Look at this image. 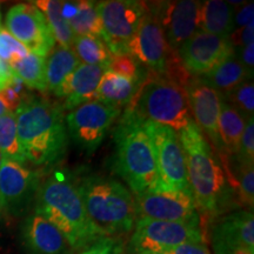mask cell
<instances>
[{
	"mask_svg": "<svg viewBox=\"0 0 254 254\" xmlns=\"http://www.w3.org/2000/svg\"><path fill=\"white\" fill-rule=\"evenodd\" d=\"M185 154L189 185L194 199L202 231L209 219H213L230 205L231 190L219 158L194 123L177 132Z\"/></svg>",
	"mask_w": 254,
	"mask_h": 254,
	"instance_id": "1",
	"label": "cell"
},
{
	"mask_svg": "<svg viewBox=\"0 0 254 254\" xmlns=\"http://www.w3.org/2000/svg\"><path fill=\"white\" fill-rule=\"evenodd\" d=\"M63 107L41 98L21 100L15 110L18 138L26 161L50 166L62 159L68 145Z\"/></svg>",
	"mask_w": 254,
	"mask_h": 254,
	"instance_id": "2",
	"label": "cell"
},
{
	"mask_svg": "<svg viewBox=\"0 0 254 254\" xmlns=\"http://www.w3.org/2000/svg\"><path fill=\"white\" fill-rule=\"evenodd\" d=\"M34 202V212L50 221L74 251L105 238L88 218L74 183L65 177H51L40 184Z\"/></svg>",
	"mask_w": 254,
	"mask_h": 254,
	"instance_id": "3",
	"label": "cell"
},
{
	"mask_svg": "<svg viewBox=\"0 0 254 254\" xmlns=\"http://www.w3.org/2000/svg\"><path fill=\"white\" fill-rule=\"evenodd\" d=\"M88 218L104 237L117 238L132 231L136 221L133 194L118 180L87 174L74 184Z\"/></svg>",
	"mask_w": 254,
	"mask_h": 254,
	"instance_id": "4",
	"label": "cell"
},
{
	"mask_svg": "<svg viewBox=\"0 0 254 254\" xmlns=\"http://www.w3.org/2000/svg\"><path fill=\"white\" fill-rule=\"evenodd\" d=\"M116 172L125 180L133 194L157 190L159 174L144 119L127 109L114 131Z\"/></svg>",
	"mask_w": 254,
	"mask_h": 254,
	"instance_id": "5",
	"label": "cell"
},
{
	"mask_svg": "<svg viewBox=\"0 0 254 254\" xmlns=\"http://www.w3.org/2000/svg\"><path fill=\"white\" fill-rule=\"evenodd\" d=\"M127 109L134 111L142 119L167 126L176 132L193 122L184 87L153 72H147Z\"/></svg>",
	"mask_w": 254,
	"mask_h": 254,
	"instance_id": "6",
	"label": "cell"
},
{
	"mask_svg": "<svg viewBox=\"0 0 254 254\" xmlns=\"http://www.w3.org/2000/svg\"><path fill=\"white\" fill-rule=\"evenodd\" d=\"M144 126L153 147L161 190H179L192 195L187 180L185 154L174 129L144 119Z\"/></svg>",
	"mask_w": 254,
	"mask_h": 254,
	"instance_id": "7",
	"label": "cell"
},
{
	"mask_svg": "<svg viewBox=\"0 0 254 254\" xmlns=\"http://www.w3.org/2000/svg\"><path fill=\"white\" fill-rule=\"evenodd\" d=\"M129 240L134 254H167L185 243H204L200 226L138 218Z\"/></svg>",
	"mask_w": 254,
	"mask_h": 254,
	"instance_id": "8",
	"label": "cell"
},
{
	"mask_svg": "<svg viewBox=\"0 0 254 254\" xmlns=\"http://www.w3.org/2000/svg\"><path fill=\"white\" fill-rule=\"evenodd\" d=\"M148 8V7H147ZM126 53L148 72L167 77L168 72L179 59L177 51L168 45L157 17L148 8L141 19L135 34L127 44Z\"/></svg>",
	"mask_w": 254,
	"mask_h": 254,
	"instance_id": "9",
	"label": "cell"
},
{
	"mask_svg": "<svg viewBox=\"0 0 254 254\" xmlns=\"http://www.w3.org/2000/svg\"><path fill=\"white\" fill-rule=\"evenodd\" d=\"M97 9L103 26L101 39L111 55H127V44L147 13V4L135 0H105L97 2Z\"/></svg>",
	"mask_w": 254,
	"mask_h": 254,
	"instance_id": "10",
	"label": "cell"
},
{
	"mask_svg": "<svg viewBox=\"0 0 254 254\" xmlns=\"http://www.w3.org/2000/svg\"><path fill=\"white\" fill-rule=\"evenodd\" d=\"M120 116V109L99 100L88 101L65 117L68 138L88 154L93 153Z\"/></svg>",
	"mask_w": 254,
	"mask_h": 254,
	"instance_id": "11",
	"label": "cell"
},
{
	"mask_svg": "<svg viewBox=\"0 0 254 254\" xmlns=\"http://www.w3.org/2000/svg\"><path fill=\"white\" fill-rule=\"evenodd\" d=\"M133 198L138 218L200 226V218L194 199L189 193L154 190L135 194Z\"/></svg>",
	"mask_w": 254,
	"mask_h": 254,
	"instance_id": "12",
	"label": "cell"
},
{
	"mask_svg": "<svg viewBox=\"0 0 254 254\" xmlns=\"http://www.w3.org/2000/svg\"><path fill=\"white\" fill-rule=\"evenodd\" d=\"M6 30L33 55L46 57L56 47V40L45 15L34 4H18L8 9Z\"/></svg>",
	"mask_w": 254,
	"mask_h": 254,
	"instance_id": "13",
	"label": "cell"
},
{
	"mask_svg": "<svg viewBox=\"0 0 254 254\" xmlns=\"http://www.w3.org/2000/svg\"><path fill=\"white\" fill-rule=\"evenodd\" d=\"M40 186L39 174L23 164L1 159L0 161V201L2 212L19 217L36 201Z\"/></svg>",
	"mask_w": 254,
	"mask_h": 254,
	"instance_id": "14",
	"label": "cell"
},
{
	"mask_svg": "<svg viewBox=\"0 0 254 254\" xmlns=\"http://www.w3.org/2000/svg\"><path fill=\"white\" fill-rule=\"evenodd\" d=\"M184 68L190 77L198 78L212 71L228 57L236 53L230 38L196 32L177 51Z\"/></svg>",
	"mask_w": 254,
	"mask_h": 254,
	"instance_id": "15",
	"label": "cell"
},
{
	"mask_svg": "<svg viewBox=\"0 0 254 254\" xmlns=\"http://www.w3.org/2000/svg\"><path fill=\"white\" fill-rule=\"evenodd\" d=\"M201 1L180 0L163 1L147 7L159 20L168 45L174 51L199 32V11Z\"/></svg>",
	"mask_w": 254,
	"mask_h": 254,
	"instance_id": "16",
	"label": "cell"
},
{
	"mask_svg": "<svg viewBox=\"0 0 254 254\" xmlns=\"http://www.w3.org/2000/svg\"><path fill=\"white\" fill-rule=\"evenodd\" d=\"M189 103L193 123L207 138L213 142L219 152V157H225L220 136H219V113H220L221 95L213 88L201 84L196 78H190L184 87Z\"/></svg>",
	"mask_w": 254,
	"mask_h": 254,
	"instance_id": "17",
	"label": "cell"
},
{
	"mask_svg": "<svg viewBox=\"0 0 254 254\" xmlns=\"http://www.w3.org/2000/svg\"><path fill=\"white\" fill-rule=\"evenodd\" d=\"M211 240L215 254H228L240 247L254 250L253 212L238 211L222 218L213 227Z\"/></svg>",
	"mask_w": 254,
	"mask_h": 254,
	"instance_id": "18",
	"label": "cell"
},
{
	"mask_svg": "<svg viewBox=\"0 0 254 254\" xmlns=\"http://www.w3.org/2000/svg\"><path fill=\"white\" fill-rule=\"evenodd\" d=\"M21 239L27 254H64L68 246L63 234L36 212L25 219Z\"/></svg>",
	"mask_w": 254,
	"mask_h": 254,
	"instance_id": "19",
	"label": "cell"
},
{
	"mask_svg": "<svg viewBox=\"0 0 254 254\" xmlns=\"http://www.w3.org/2000/svg\"><path fill=\"white\" fill-rule=\"evenodd\" d=\"M106 71H109L106 66L80 64L69 75L59 93V98H65L63 110L71 112L82 104L97 100L98 86Z\"/></svg>",
	"mask_w": 254,
	"mask_h": 254,
	"instance_id": "20",
	"label": "cell"
},
{
	"mask_svg": "<svg viewBox=\"0 0 254 254\" xmlns=\"http://www.w3.org/2000/svg\"><path fill=\"white\" fill-rule=\"evenodd\" d=\"M63 14L75 37H103V26L97 9V2L91 0L63 1Z\"/></svg>",
	"mask_w": 254,
	"mask_h": 254,
	"instance_id": "21",
	"label": "cell"
},
{
	"mask_svg": "<svg viewBox=\"0 0 254 254\" xmlns=\"http://www.w3.org/2000/svg\"><path fill=\"white\" fill-rule=\"evenodd\" d=\"M236 7L222 0L201 2L199 11V31L214 36L230 38L236 30Z\"/></svg>",
	"mask_w": 254,
	"mask_h": 254,
	"instance_id": "22",
	"label": "cell"
},
{
	"mask_svg": "<svg viewBox=\"0 0 254 254\" xmlns=\"http://www.w3.org/2000/svg\"><path fill=\"white\" fill-rule=\"evenodd\" d=\"M196 79L201 84L213 88L222 95L234 90L241 82L250 79V77L247 75L244 66L241 65L237 53H234L215 66L212 71Z\"/></svg>",
	"mask_w": 254,
	"mask_h": 254,
	"instance_id": "23",
	"label": "cell"
},
{
	"mask_svg": "<svg viewBox=\"0 0 254 254\" xmlns=\"http://www.w3.org/2000/svg\"><path fill=\"white\" fill-rule=\"evenodd\" d=\"M140 85L112 71H106L98 86L97 100L118 109L120 106H129L134 100Z\"/></svg>",
	"mask_w": 254,
	"mask_h": 254,
	"instance_id": "24",
	"label": "cell"
},
{
	"mask_svg": "<svg viewBox=\"0 0 254 254\" xmlns=\"http://www.w3.org/2000/svg\"><path fill=\"white\" fill-rule=\"evenodd\" d=\"M80 60L71 49L55 47L50 58L46 59L47 91L59 97L60 91L69 75L80 65Z\"/></svg>",
	"mask_w": 254,
	"mask_h": 254,
	"instance_id": "25",
	"label": "cell"
},
{
	"mask_svg": "<svg viewBox=\"0 0 254 254\" xmlns=\"http://www.w3.org/2000/svg\"><path fill=\"white\" fill-rule=\"evenodd\" d=\"M245 125L246 120L243 116L221 99L218 128L224 152L237 155Z\"/></svg>",
	"mask_w": 254,
	"mask_h": 254,
	"instance_id": "26",
	"label": "cell"
},
{
	"mask_svg": "<svg viewBox=\"0 0 254 254\" xmlns=\"http://www.w3.org/2000/svg\"><path fill=\"white\" fill-rule=\"evenodd\" d=\"M41 13L45 15L56 43L64 49H71L74 44L75 36L71 26L63 14V1L59 0H38L33 2Z\"/></svg>",
	"mask_w": 254,
	"mask_h": 254,
	"instance_id": "27",
	"label": "cell"
},
{
	"mask_svg": "<svg viewBox=\"0 0 254 254\" xmlns=\"http://www.w3.org/2000/svg\"><path fill=\"white\" fill-rule=\"evenodd\" d=\"M13 74L25 85L40 92H47L46 58L28 53L24 59L11 64Z\"/></svg>",
	"mask_w": 254,
	"mask_h": 254,
	"instance_id": "28",
	"label": "cell"
},
{
	"mask_svg": "<svg viewBox=\"0 0 254 254\" xmlns=\"http://www.w3.org/2000/svg\"><path fill=\"white\" fill-rule=\"evenodd\" d=\"M0 155L1 159L19 164L26 163L18 138L17 119L14 112L0 117Z\"/></svg>",
	"mask_w": 254,
	"mask_h": 254,
	"instance_id": "29",
	"label": "cell"
},
{
	"mask_svg": "<svg viewBox=\"0 0 254 254\" xmlns=\"http://www.w3.org/2000/svg\"><path fill=\"white\" fill-rule=\"evenodd\" d=\"M73 47H74L73 52L79 60H81V64L106 66V67L110 66L112 55L109 47L100 38L91 36L75 37Z\"/></svg>",
	"mask_w": 254,
	"mask_h": 254,
	"instance_id": "30",
	"label": "cell"
},
{
	"mask_svg": "<svg viewBox=\"0 0 254 254\" xmlns=\"http://www.w3.org/2000/svg\"><path fill=\"white\" fill-rule=\"evenodd\" d=\"M221 99L239 112L243 118L249 120L254 113V85L252 79L241 82L234 90L221 95Z\"/></svg>",
	"mask_w": 254,
	"mask_h": 254,
	"instance_id": "31",
	"label": "cell"
},
{
	"mask_svg": "<svg viewBox=\"0 0 254 254\" xmlns=\"http://www.w3.org/2000/svg\"><path fill=\"white\" fill-rule=\"evenodd\" d=\"M109 71L117 73L128 80L139 82V84H142V81L147 77V73L142 72L141 66L128 55L112 56Z\"/></svg>",
	"mask_w": 254,
	"mask_h": 254,
	"instance_id": "32",
	"label": "cell"
},
{
	"mask_svg": "<svg viewBox=\"0 0 254 254\" xmlns=\"http://www.w3.org/2000/svg\"><path fill=\"white\" fill-rule=\"evenodd\" d=\"M240 170L237 174L236 187H238L240 204L247 208H253L254 205V171L253 165L239 164Z\"/></svg>",
	"mask_w": 254,
	"mask_h": 254,
	"instance_id": "33",
	"label": "cell"
},
{
	"mask_svg": "<svg viewBox=\"0 0 254 254\" xmlns=\"http://www.w3.org/2000/svg\"><path fill=\"white\" fill-rule=\"evenodd\" d=\"M28 53L26 47L19 43L6 28H0V59L13 64L24 59Z\"/></svg>",
	"mask_w": 254,
	"mask_h": 254,
	"instance_id": "34",
	"label": "cell"
},
{
	"mask_svg": "<svg viewBox=\"0 0 254 254\" xmlns=\"http://www.w3.org/2000/svg\"><path fill=\"white\" fill-rule=\"evenodd\" d=\"M239 164L253 165L254 161V119L246 120L245 129L239 145V151L237 153Z\"/></svg>",
	"mask_w": 254,
	"mask_h": 254,
	"instance_id": "35",
	"label": "cell"
},
{
	"mask_svg": "<svg viewBox=\"0 0 254 254\" xmlns=\"http://www.w3.org/2000/svg\"><path fill=\"white\" fill-rule=\"evenodd\" d=\"M77 254H125L122 243L117 238H101Z\"/></svg>",
	"mask_w": 254,
	"mask_h": 254,
	"instance_id": "36",
	"label": "cell"
},
{
	"mask_svg": "<svg viewBox=\"0 0 254 254\" xmlns=\"http://www.w3.org/2000/svg\"><path fill=\"white\" fill-rule=\"evenodd\" d=\"M254 39V21L243 28H236L230 36V41L233 47H245L253 43Z\"/></svg>",
	"mask_w": 254,
	"mask_h": 254,
	"instance_id": "37",
	"label": "cell"
},
{
	"mask_svg": "<svg viewBox=\"0 0 254 254\" xmlns=\"http://www.w3.org/2000/svg\"><path fill=\"white\" fill-rule=\"evenodd\" d=\"M254 21V5L253 2H247L243 8L236 12L234 25L236 28H243Z\"/></svg>",
	"mask_w": 254,
	"mask_h": 254,
	"instance_id": "38",
	"label": "cell"
},
{
	"mask_svg": "<svg viewBox=\"0 0 254 254\" xmlns=\"http://www.w3.org/2000/svg\"><path fill=\"white\" fill-rule=\"evenodd\" d=\"M167 254H211V252L204 243H185Z\"/></svg>",
	"mask_w": 254,
	"mask_h": 254,
	"instance_id": "39",
	"label": "cell"
},
{
	"mask_svg": "<svg viewBox=\"0 0 254 254\" xmlns=\"http://www.w3.org/2000/svg\"><path fill=\"white\" fill-rule=\"evenodd\" d=\"M238 58H239L241 65L245 68L247 75H249L250 79H252L254 69V43L240 49V55L238 56Z\"/></svg>",
	"mask_w": 254,
	"mask_h": 254,
	"instance_id": "40",
	"label": "cell"
},
{
	"mask_svg": "<svg viewBox=\"0 0 254 254\" xmlns=\"http://www.w3.org/2000/svg\"><path fill=\"white\" fill-rule=\"evenodd\" d=\"M14 74H13V69H12L11 64L4 62V60L0 59V79L2 81L7 82L8 86L11 84L12 79H13Z\"/></svg>",
	"mask_w": 254,
	"mask_h": 254,
	"instance_id": "41",
	"label": "cell"
},
{
	"mask_svg": "<svg viewBox=\"0 0 254 254\" xmlns=\"http://www.w3.org/2000/svg\"><path fill=\"white\" fill-rule=\"evenodd\" d=\"M9 112H13V111L9 107V105L7 104V101L5 100V98L2 97V94L0 93V117L5 116V114H7Z\"/></svg>",
	"mask_w": 254,
	"mask_h": 254,
	"instance_id": "42",
	"label": "cell"
},
{
	"mask_svg": "<svg viewBox=\"0 0 254 254\" xmlns=\"http://www.w3.org/2000/svg\"><path fill=\"white\" fill-rule=\"evenodd\" d=\"M228 254H254V250L246 249V247H240V249L233 250Z\"/></svg>",
	"mask_w": 254,
	"mask_h": 254,
	"instance_id": "43",
	"label": "cell"
},
{
	"mask_svg": "<svg viewBox=\"0 0 254 254\" xmlns=\"http://www.w3.org/2000/svg\"><path fill=\"white\" fill-rule=\"evenodd\" d=\"M7 86H8V84H7V82L2 81V80H1V79H0V93H1V92H2V91H4V90H5V88H6V87H7Z\"/></svg>",
	"mask_w": 254,
	"mask_h": 254,
	"instance_id": "44",
	"label": "cell"
},
{
	"mask_svg": "<svg viewBox=\"0 0 254 254\" xmlns=\"http://www.w3.org/2000/svg\"><path fill=\"white\" fill-rule=\"evenodd\" d=\"M2 213V207H1V201H0V215Z\"/></svg>",
	"mask_w": 254,
	"mask_h": 254,
	"instance_id": "45",
	"label": "cell"
},
{
	"mask_svg": "<svg viewBox=\"0 0 254 254\" xmlns=\"http://www.w3.org/2000/svg\"><path fill=\"white\" fill-rule=\"evenodd\" d=\"M0 28H1V15H0Z\"/></svg>",
	"mask_w": 254,
	"mask_h": 254,
	"instance_id": "46",
	"label": "cell"
},
{
	"mask_svg": "<svg viewBox=\"0 0 254 254\" xmlns=\"http://www.w3.org/2000/svg\"><path fill=\"white\" fill-rule=\"evenodd\" d=\"M0 161H1V155H0Z\"/></svg>",
	"mask_w": 254,
	"mask_h": 254,
	"instance_id": "47",
	"label": "cell"
},
{
	"mask_svg": "<svg viewBox=\"0 0 254 254\" xmlns=\"http://www.w3.org/2000/svg\"><path fill=\"white\" fill-rule=\"evenodd\" d=\"M157 254H159V253H157Z\"/></svg>",
	"mask_w": 254,
	"mask_h": 254,
	"instance_id": "48",
	"label": "cell"
}]
</instances>
